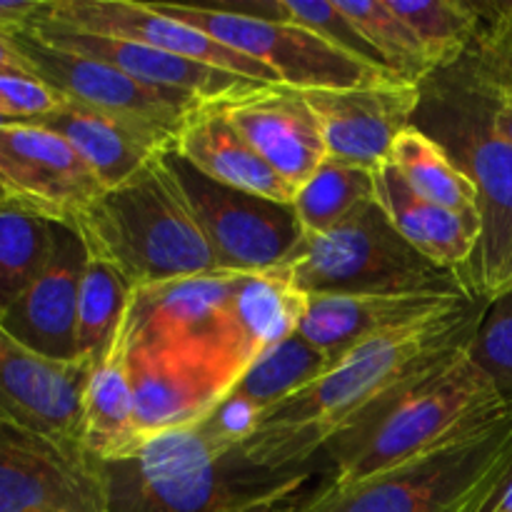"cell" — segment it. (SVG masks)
<instances>
[{
	"instance_id": "16",
	"label": "cell",
	"mask_w": 512,
	"mask_h": 512,
	"mask_svg": "<svg viewBox=\"0 0 512 512\" xmlns=\"http://www.w3.org/2000/svg\"><path fill=\"white\" fill-rule=\"evenodd\" d=\"M88 250L68 225L55 223L53 253L30 288L0 318V328L23 348L55 363L78 360V300Z\"/></svg>"
},
{
	"instance_id": "26",
	"label": "cell",
	"mask_w": 512,
	"mask_h": 512,
	"mask_svg": "<svg viewBox=\"0 0 512 512\" xmlns=\"http://www.w3.org/2000/svg\"><path fill=\"white\" fill-rule=\"evenodd\" d=\"M80 445L105 465L133 458L143 445L135 428L128 353L120 335L88 370L80 405Z\"/></svg>"
},
{
	"instance_id": "1",
	"label": "cell",
	"mask_w": 512,
	"mask_h": 512,
	"mask_svg": "<svg viewBox=\"0 0 512 512\" xmlns=\"http://www.w3.org/2000/svg\"><path fill=\"white\" fill-rule=\"evenodd\" d=\"M488 305L470 298L423 323L363 343L318 380L273 405L233 460L253 473H293L328 450L380 400L468 348Z\"/></svg>"
},
{
	"instance_id": "44",
	"label": "cell",
	"mask_w": 512,
	"mask_h": 512,
	"mask_svg": "<svg viewBox=\"0 0 512 512\" xmlns=\"http://www.w3.org/2000/svg\"><path fill=\"white\" fill-rule=\"evenodd\" d=\"M3 123H8V120H5L3 115H0V125H3ZM0 203H5V200H3V195H0Z\"/></svg>"
},
{
	"instance_id": "17",
	"label": "cell",
	"mask_w": 512,
	"mask_h": 512,
	"mask_svg": "<svg viewBox=\"0 0 512 512\" xmlns=\"http://www.w3.org/2000/svg\"><path fill=\"white\" fill-rule=\"evenodd\" d=\"M28 30L55 48L73 50V53L113 65L138 83L158 90H170V93L190 95V98H198L208 105L233 103V100L248 98L263 88H273V85L255 83V80L150 48V45L133 43V40L80 33V30L58 28V25L48 23H35Z\"/></svg>"
},
{
	"instance_id": "31",
	"label": "cell",
	"mask_w": 512,
	"mask_h": 512,
	"mask_svg": "<svg viewBox=\"0 0 512 512\" xmlns=\"http://www.w3.org/2000/svg\"><path fill=\"white\" fill-rule=\"evenodd\" d=\"M135 288L120 270L88 255L78 300V360L93 365L115 343Z\"/></svg>"
},
{
	"instance_id": "5",
	"label": "cell",
	"mask_w": 512,
	"mask_h": 512,
	"mask_svg": "<svg viewBox=\"0 0 512 512\" xmlns=\"http://www.w3.org/2000/svg\"><path fill=\"white\" fill-rule=\"evenodd\" d=\"M285 265L305 295H473L463 275L423 258L378 200L330 233L305 235Z\"/></svg>"
},
{
	"instance_id": "37",
	"label": "cell",
	"mask_w": 512,
	"mask_h": 512,
	"mask_svg": "<svg viewBox=\"0 0 512 512\" xmlns=\"http://www.w3.org/2000/svg\"><path fill=\"white\" fill-rule=\"evenodd\" d=\"M65 98L30 73H0V115L5 120H38Z\"/></svg>"
},
{
	"instance_id": "14",
	"label": "cell",
	"mask_w": 512,
	"mask_h": 512,
	"mask_svg": "<svg viewBox=\"0 0 512 512\" xmlns=\"http://www.w3.org/2000/svg\"><path fill=\"white\" fill-rule=\"evenodd\" d=\"M35 23L133 40L255 83L280 85L263 63L225 48L210 35L160 13L153 3L145 0H45L43 13Z\"/></svg>"
},
{
	"instance_id": "39",
	"label": "cell",
	"mask_w": 512,
	"mask_h": 512,
	"mask_svg": "<svg viewBox=\"0 0 512 512\" xmlns=\"http://www.w3.org/2000/svg\"><path fill=\"white\" fill-rule=\"evenodd\" d=\"M0 73H30L28 63L8 35H0Z\"/></svg>"
},
{
	"instance_id": "30",
	"label": "cell",
	"mask_w": 512,
	"mask_h": 512,
	"mask_svg": "<svg viewBox=\"0 0 512 512\" xmlns=\"http://www.w3.org/2000/svg\"><path fill=\"white\" fill-rule=\"evenodd\" d=\"M330 370L328 358L308 343L300 333L265 350L238 375L225 395L245 398L268 413L293 393L303 390Z\"/></svg>"
},
{
	"instance_id": "38",
	"label": "cell",
	"mask_w": 512,
	"mask_h": 512,
	"mask_svg": "<svg viewBox=\"0 0 512 512\" xmlns=\"http://www.w3.org/2000/svg\"><path fill=\"white\" fill-rule=\"evenodd\" d=\"M45 8V0H0V35L25 33L33 28Z\"/></svg>"
},
{
	"instance_id": "19",
	"label": "cell",
	"mask_w": 512,
	"mask_h": 512,
	"mask_svg": "<svg viewBox=\"0 0 512 512\" xmlns=\"http://www.w3.org/2000/svg\"><path fill=\"white\" fill-rule=\"evenodd\" d=\"M88 370L83 363L40 358L0 328V418L80 445Z\"/></svg>"
},
{
	"instance_id": "23",
	"label": "cell",
	"mask_w": 512,
	"mask_h": 512,
	"mask_svg": "<svg viewBox=\"0 0 512 512\" xmlns=\"http://www.w3.org/2000/svg\"><path fill=\"white\" fill-rule=\"evenodd\" d=\"M170 153L180 155L205 178L228 188L263 195L278 203H293L298 190L285 183L230 123L223 105H205L190 115Z\"/></svg>"
},
{
	"instance_id": "36",
	"label": "cell",
	"mask_w": 512,
	"mask_h": 512,
	"mask_svg": "<svg viewBox=\"0 0 512 512\" xmlns=\"http://www.w3.org/2000/svg\"><path fill=\"white\" fill-rule=\"evenodd\" d=\"M263 415L265 410L250 400L223 395L193 428L213 458L228 460L253 438Z\"/></svg>"
},
{
	"instance_id": "34",
	"label": "cell",
	"mask_w": 512,
	"mask_h": 512,
	"mask_svg": "<svg viewBox=\"0 0 512 512\" xmlns=\"http://www.w3.org/2000/svg\"><path fill=\"white\" fill-rule=\"evenodd\" d=\"M470 358L488 375L503 403L512 405V285L490 300L470 343Z\"/></svg>"
},
{
	"instance_id": "42",
	"label": "cell",
	"mask_w": 512,
	"mask_h": 512,
	"mask_svg": "<svg viewBox=\"0 0 512 512\" xmlns=\"http://www.w3.org/2000/svg\"><path fill=\"white\" fill-rule=\"evenodd\" d=\"M495 128H498V133L503 135L508 143H512V105L503 103L500 98L498 108H495Z\"/></svg>"
},
{
	"instance_id": "27",
	"label": "cell",
	"mask_w": 512,
	"mask_h": 512,
	"mask_svg": "<svg viewBox=\"0 0 512 512\" xmlns=\"http://www.w3.org/2000/svg\"><path fill=\"white\" fill-rule=\"evenodd\" d=\"M388 165H393L405 185L428 203L460 215H480L473 180L455 165L448 150L418 125H410L395 140Z\"/></svg>"
},
{
	"instance_id": "7",
	"label": "cell",
	"mask_w": 512,
	"mask_h": 512,
	"mask_svg": "<svg viewBox=\"0 0 512 512\" xmlns=\"http://www.w3.org/2000/svg\"><path fill=\"white\" fill-rule=\"evenodd\" d=\"M228 468L195 428L155 435L133 458L108 465L110 512H215L230 500L278 498L290 488L240 480Z\"/></svg>"
},
{
	"instance_id": "41",
	"label": "cell",
	"mask_w": 512,
	"mask_h": 512,
	"mask_svg": "<svg viewBox=\"0 0 512 512\" xmlns=\"http://www.w3.org/2000/svg\"><path fill=\"white\" fill-rule=\"evenodd\" d=\"M503 480H500V483H495V485H490V488L480 490L478 495H473L468 503H463L460 508H455L453 512H490V505H493V500H495V495H498Z\"/></svg>"
},
{
	"instance_id": "2",
	"label": "cell",
	"mask_w": 512,
	"mask_h": 512,
	"mask_svg": "<svg viewBox=\"0 0 512 512\" xmlns=\"http://www.w3.org/2000/svg\"><path fill=\"white\" fill-rule=\"evenodd\" d=\"M420 93L413 125L438 140L478 190L483 230L465 283L490 303L512 285V143L495 128L498 95L468 58L425 78Z\"/></svg>"
},
{
	"instance_id": "28",
	"label": "cell",
	"mask_w": 512,
	"mask_h": 512,
	"mask_svg": "<svg viewBox=\"0 0 512 512\" xmlns=\"http://www.w3.org/2000/svg\"><path fill=\"white\" fill-rule=\"evenodd\" d=\"M413 28L433 73L463 63L483 35L488 3L468 0H390Z\"/></svg>"
},
{
	"instance_id": "6",
	"label": "cell",
	"mask_w": 512,
	"mask_h": 512,
	"mask_svg": "<svg viewBox=\"0 0 512 512\" xmlns=\"http://www.w3.org/2000/svg\"><path fill=\"white\" fill-rule=\"evenodd\" d=\"M512 468V408L438 450L348 485L328 483L295 512H453Z\"/></svg>"
},
{
	"instance_id": "8",
	"label": "cell",
	"mask_w": 512,
	"mask_h": 512,
	"mask_svg": "<svg viewBox=\"0 0 512 512\" xmlns=\"http://www.w3.org/2000/svg\"><path fill=\"white\" fill-rule=\"evenodd\" d=\"M160 13L193 25L225 48L263 63L283 88L310 93V90H348L395 80L398 75L363 63L343 53L320 35L258 15H245L225 5L158 3Z\"/></svg>"
},
{
	"instance_id": "12",
	"label": "cell",
	"mask_w": 512,
	"mask_h": 512,
	"mask_svg": "<svg viewBox=\"0 0 512 512\" xmlns=\"http://www.w3.org/2000/svg\"><path fill=\"white\" fill-rule=\"evenodd\" d=\"M13 43L28 63L30 73L65 100L90 105L115 118L130 120L140 128L163 133L165 138L173 140V145L190 115L208 105L190 95L138 83L113 65L73 53V50L55 48L30 30L13 35Z\"/></svg>"
},
{
	"instance_id": "24",
	"label": "cell",
	"mask_w": 512,
	"mask_h": 512,
	"mask_svg": "<svg viewBox=\"0 0 512 512\" xmlns=\"http://www.w3.org/2000/svg\"><path fill=\"white\" fill-rule=\"evenodd\" d=\"M305 308L308 295L295 285L288 265L235 275L228 300V330L240 373L265 350L293 338Z\"/></svg>"
},
{
	"instance_id": "35",
	"label": "cell",
	"mask_w": 512,
	"mask_h": 512,
	"mask_svg": "<svg viewBox=\"0 0 512 512\" xmlns=\"http://www.w3.org/2000/svg\"><path fill=\"white\" fill-rule=\"evenodd\" d=\"M468 63L503 103L512 105V3H488L483 35Z\"/></svg>"
},
{
	"instance_id": "13",
	"label": "cell",
	"mask_w": 512,
	"mask_h": 512,
	"mask_svg": "<svg viewBox=\"0 0 512 512\" xmlns=\"http://www.w3.org/2000/svg\"><path fill=\"white\" fill-rule=\"evenodd\" d=\"M103 193L73 145L28 120L0 125V195L5 205L73 228Z\"/></svg>"
},
{
	"instance_id": "18",
	"label": "cell",
	"mask_w": 512,
	"mask_h": 512,
	"mask_svg": "<svg viewBox=\"0 0 512 512\" xmlns=\"http://www.w3.org/2000/svg\"><path fill=\"white\" fill-rule=\"evenodd\" d=\"M123 340V338H120ZM140 440L193 428L233 380L208 360L173 350H125Z\"/></svg>"
},
{
	"instance_id": "43",
	"label": "cell",
	"mask_w": 512,
	"mask_h": 512,
	"mask_svg": "<svg viewBox=\"0 0 512 512\" xmlns=\"http://www.w3.org/2000/svg\"><path fill=\"white\" fill-rule=\"evenodd\" d=\"M490 512H512V468L505 475L503 485H500L498 495H495L493 505H490Z\"/></svg>"
},
{
	"instance_id": "20",
	"label": "cell",
	"mask_w": 512,
	"mask_h": 512,
	"mask_svg": "<svg viewBox=\"0 0 512 512\" xmlns=\"http://www.w3.org/2000/svg\"><path fill=\"white\" fill-rule=\"evenodd\" d=\"M473 295H308L298 333L330 368L368 340L423 323Z\"/></svg>"
},
{
	"instance_id": "25",
	"label": "cell",
	"mask_w": 512,
	"mask_h": 512,
	"mask_svg": "<svg viewBox=\"0 0 512 512\" xmlns=\"http://www.w3.org/2000/svg\"><path fill=\"white\" fill-rule=\"evenodd\" d=\"M375 200L393 228L430 263L465 278L480 240V215H460L428 203L405 185L393 165L375 173Z\"/></svg>"
},
{
	"instance_id": "21",
	"label": "cell",
	"mask_w": 512,
	"mask_h": 512,
	"mask_svg": "<svg viewBox=\"0 0 512 512\" xmlns=\"http://www.w3.org/2000/svg\"><path fill=\"white\" fill-rule=\"evenodd\" d=\"M230 123L295 190L328 160L318 118L298 90L273 85L225 103Z\"/></svg>"
},
{
	"instance_id": "32",
	"label": "cell",
	"mask_w": 512,
	"mask_h": 512,
	"mask_svg": "<svg viewBox=\"0 0 512 512\" xmlns=\"http://www.w3.org/2000/svg\"><path fill=\"white\" fill-rule=\"evenodd\" d=\"M385 68L400 80L423 83L433 75L418 35L395 13L390 0H333Z\"/></svg>"
},
{
	"instance_id": "15",
	"label": "cell",
	"mask_w": 512,
	"mask_h": 512,
	"mask_svg": "<svg viewBox=\"0 0 512 512\" xmlns=\"http://www.w3.org/2000/svg\"><path fill=\"white\" fill-rule=\"evenodd\" d=\"M323 130L328 158L373 170L390 163L395 140L415 123L420 83L385 80L348 90L303 93Z\"/></svg>"
},
{
	"instance_id": "11",
	"label": "cell",
	"mask_w": 512,
	"mask_h": 512,
	"mask_svg": "<svg viewBox=\"0 0 512 512\" xmlns=\"http://www.w3.org/2000/svg\"><path fill=\"white\" fill-rule=\"evenodd\" d=\"M0 512H110L108 465L0 418Z\"/></svg>"
},
{
	"instance_id": "10",
	"label": "cell",
	"mask_w": 512,
	"mask_h": 512,
	"mask_svg": "<svg viewBox=\"0 0 512 512\" xmlns=\"http://www.w3.org/2000/svg\"><path fill=\"white\" fill-rule=\"evenodd\" d=\"M235 275L213 270L135 290L120 328L125 350L198 355L235 383L240 368L228 330V300Z\"/></svg>"
},
{
	"instance_id": "40",
	"label": "cell",
	"mask_w": 512,
	"mask_h": 512,
	"mask_svg": "<svg viewBox=\"0 0 512 512\" xmlns=\"http://www.w3.org/2000/svg\"><path fill=\"white\" fill-rule=\"evenodd\" d=\"M215 512H285L275 508V498H243V500H230L223 508Z\"/></svg>"
},
{
	"instance_id": "29",
	"label": "cell",
	"mask_w": 512,
	"mask_h": 512,
	"mask_svg": "<svg viewBox=\"0 0 512 512\" xmlns=\"http://www.w3.org/2000/svg\"><path fill=\"white\" fill-rule=\"evenodd\" d=\"M375 203V173L328 158L295 193V213L305 235H323L340 228Z\"/></svg>"
},
{
	"instance_id": "4",
	"label": "cell",
	"mask_w": 512,
	"mask_h": 512,
	"mask_svg": "<svg viewBox=\"0 0 512 512\" xmlns=\"http://www.w3.org/2000/svg\"><path fill=\"white\" fill-rule=\"evenodd\" d=\"M73 230L88 255L120 270L135 290L215 270L213 250L165 153L103 190Z\"/></svg>"
},
{
	"instance_id": "33",
	"label": "cell",
	"mask_w": 512,
	"mask_h": 512,
	"mask_svg": "<svg viewBox=\"0 0 512 512\" xmlns=\"http://www.w3.org/2000/svg\"><path fill=\"white\" fill-rule=\"evenodd\" d=\"M53 238L55 223L0 203V318L45 268Z\"/></svg>"
},
{
	"instance_id": "9",
	"label": "cell",
	"mask_w": 512,
	"mask_h": 512,
	"mask_svg": "<svg viewBox=\"0 0 512 512\" xmlns=\"http://www.w3.org/2000/svg\"><path fill=\"white\" fill-rule=\"evenodd\" d=\"M165 163L183 188L220 273L278 268L288 263L305 238L293 203L215 183L175 153H165Z\"/></svg>"
},
{
	"instance_id": "3",
	"label": "cell",
	"mask_w": 512,
	"mask_h": 512,
	"mask_svg": "<svg viewBox=\"0 0 512 512\" xmlns=\"http://www.w3.org/2000/svg\"><path fill=\"white\" fill-rule=\"evenodd\" d=\"M488 375L470 358V345L380 400L325 453L335 465L333 485H348L438 450L505 415Z\"/></svg>"
},
{
	"instance_id": "22",
	"label": "cell",
	"mask_w": 512,
	"mask_h": 512,
	"mask_svg": "<svg viewBox=\"0 0 512 512\" xmlns=\"http://www.w3.org/2000/svg\"><path fill=\"white\" fill-rule=\"evenodd\" d=\"M28 123L43 125L68 140L93 170L103 190L125 183L150 160L173 150V140L163 133L140 128L130 120L115 118L75 100H65L58 110Z\"/></svg>"
}]
</instances>
